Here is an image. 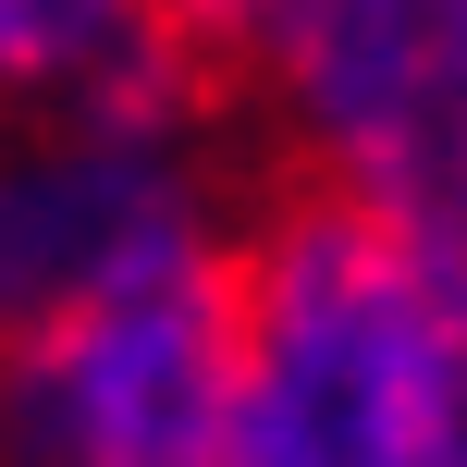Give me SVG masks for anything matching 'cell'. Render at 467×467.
Instances as JSON below:
<instances>
[{
  "label": "cell",
  "instance_id": "cell-4",
  "mask_svg": "<svg viewBox=\"0 0 467 467\" xmlns=\"http://www.w3.org/2000/svg\"><path fill=\"white\" fill-rule=\"evenodd\" d=\"M222 455V271L111 296L0 345V467H210Z\"/></svg>",
  "mask_w": 467,
  "mask_h": 467
},
{
  "label": "cell",
  "instance_id": "cell-2",
  "mask_svg": "<svg viewBox=\"0 0 467 467\" xmlns=\"http://www.w3.org/2000/svg\"><path fill=\"white\" fill-rule=\"evenodd\" d=\"M222 123L234 111L185 49H148L49 111H0V345L222 271L246 222Z\"/></svg>",
  "mask_w": 467,
  "mask_h": 467
},
{
  "label": "cell",
  "instance_id": "cell-1",
  "mask_svg": "<svg viewBox=\"0 0 467 467\" xmlns=\"http://www.w3.org/2000/svg\"><path fill=\"white\" fill-rule=\"evenodd\" d=\"M467 258L345 210L258 197L222 258V455L210 467H419Z\"/></svg>",
  "mask_w": 467,
  "mask_h": 467
},
{
  "label": "cell",
  "instance_id": "cell-5",
  "mask_svg": "<svg viewBox=\"0 0 467 467\" xmlns=\"http://www.w3.org/2000/svg\"><path fill=\"white\" fill-rule=\"evenodd\" d=\"M161 0H0V111H49V99L111 87L123 62H148Z\"/></svg>",
  "mask_w": 467,
  "mask_h": 467
},
{
  "label": "cell",
  "instance_id": "cell-3",
  "mask_svg": "<svg viewBox=\"0 0 467 467\" xmlns=\"http://www.w3.org/2000/svg\"><path fill=\"white\" fill-rule=\"evenodd\" d=\"M197 74L307 197L467 258V0H246Z\"/></svg>",
  "mask_w": 467,
  "mask_h": 467
},
{
  "label": "cell",
  "instance_id": "cell-6",
  "mask_svg": "<svg viewBox=\"0 0 467 467\" xmlns=\"http://www.w3.org/2000/svg\"><path fill=\"white\" fill-rule=\"evenodd\" d=\"M419 467H467V271H455V320H443V381H431Z\"/></svg>",
  "mask_w": 467,
  "mask_h": 467
}]
</instances>
